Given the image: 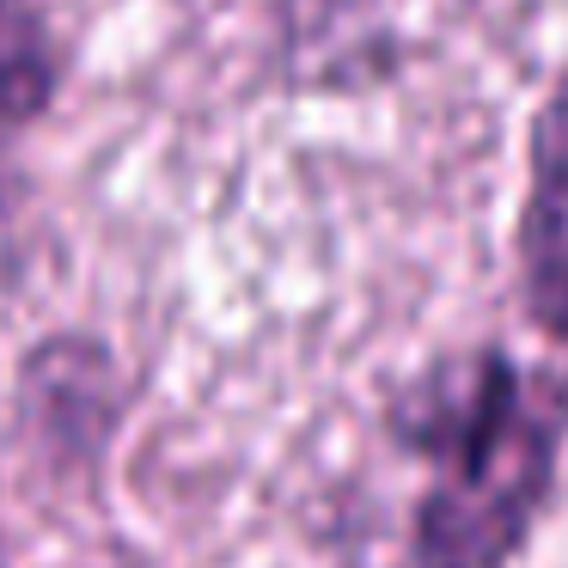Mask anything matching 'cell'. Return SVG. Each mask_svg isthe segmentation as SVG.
I'll use <instances>...</instances> for the list:
<instances>
[{
    "instance_id": "6da1fadb",
    "label": "cell",
    "mask_w": 568,
    "mask_h": 568,
    "mask_svg": "<svg viewBox=\"0 0 568 568\" xmlns=\"http://www.w3.org/2000/svg\"><path fill=\"white\" fill-rule=\"evenodd\" d=\"M428 483L409 514L404 568H507L556 495L562 416L495 343L434 361L385 409Z\"/></svg>"
},
{
    "instance_id": "7a4b0ae2",
    "label": "cell",
    "mask_w": 568,
    "mask_h": 568,
    "mask_svg": "<svg viewBox=\"0 0 568 568\" xmlns=\"http://www.w3.org/2000/svg\"><path fill=\"white\" fill-rule=\"evenodd\" d=\"M519 306L568 348V80L531 111L526 129V202L514 226Z\"/></svg>"
},
{
    "instance_id": "3957f363",
    "label": "cell",
    "mask_w": 568,
    "mask_h": 568,
    "mask_svg": "<svg viewBox=\"0 0 568 568\" xmlns=\"http://www.w3.org/2000/svg\"><path fill=\"white\" fill-rule=\"evenodd\" d=\"M68 80V43L43 0H0V129H31L55 111Z\"/></svg>"
},
{
    "instance_id": "277c9868",
    "label": "cell",
    "mask_w": 568,
    "mask_h": 568,
    "mask_svg": "<svg viewBox=\"0 0 568 568\" xmlns=\"http://www.w3.org/2000/svg\"><path fill=\"white\" fill-rule=\"evenodd\" d=\"M7 202H13V178H7V160H0V214H7Z\"/></svg>"
},
{
    "instance_id": "5b68a950",
    "label": "cell",
    "mask_w": 568,
    "mask_h": 568,
    "mask_svg": "<svg viewBox=\"0 0 568 568\" xmlns=\"http://www.w3.org/2000/svg\"><path fill=\"white\" fill-rule=\"evenodd\" d=\"M0 568H7V556H0Z\"/></svg>"
}]
</instances>
